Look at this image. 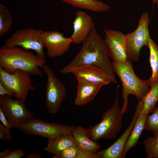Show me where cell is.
I'll return each mask as SVG.
<instances>
[{
	"instance_id": "obj_1",
	"label": "cell",
	"mask_w": 158,
	"mask_h": 158,
	"mask_svg": "<svg viewBox=\"0 0 158 158\" xmlns=\"http://www.w3.org/2000/svg\"><path fill=\"white\" fill-rule=\"evenodd\" d=\"M110 57V52L104 40L98 33L94 24L78 53L71 62L60 69L59 72L61 74H66L73 68L92 66L106 73L116 84L117 81Z\"/></svg>"
},
{
	"instance_id": "obj_2",
	"label": "cell",
	"mask_w": 158,
	"mask_h": 158,
	"mask_svg": "<svg viewBox=\"0 0 158 158\" xmlns=\"http://www.w3.org/2000/svg\"><path fill=\"white\" fill-rule=\"evenodd\" d=\"M45 62V59L19 47L2 46L0 49V67L10 74L20 70L30 75L42 77L40 68H42Z\"/></svg>"
},
{
	"instance_id": "obj_3",
	"label": "cell",
	"mask_w": 158,
	"mask_h": 158,
	"mask_svg": "<svg viewBox=\"0 0 158 158\" xmlns=\"http://www.w3.org/2000/svg\"><path fill=\"white\" fill-rule=\"evenodd\" d=\"M132 62L129 60L124 62H112L114 72L120 78L122 86L123 104L121 109L123 114L127 111L129 95H135L138 100H141L150 89L147 80L141 79L136 75Z\"/></svg>"
},
{
	"instance_id": "obj_4",
	"label": "cell",
	"mask_w": 158,
	"mask_h": 158,
	"mask_svg": "<svg viewBox=\"0 0 158 158\" xmlns=\"http://www.w3.org/2000/svg\"><path fill=\"white\" fill-rule=\"evenodd\" d=\"M119 87L118 85L113 105L103 113L100 122L95 126L85 128L88 135L95 141L97 142L101 139H113L116 137L121 129L124 114L118 101Z\"/></svg>"
},
{
	"instance_id": "obj_5",
	"label": "cell",
	"mask_w": 158,
	"mask_h": 158,
	"mask_svg": "<svg viewBox=\"0 0 158 158\" xmlns=\"http://www.w3.org/2000/svg\"><path fill=\"white\" fill-rule=\"evenodd\" d=\"M75 126L49 122L34 118L25 122L17 128L24 133L52 139L66 134H72Z\"/></svg>"
},
{
	"instance_id": "obj_6",
	"label": "cell",
	"mask_w": 158,
	"mask_h": 158,
	"mask_svg": "<svg viewBox=\"0 0 158 158\" xmlns=\"http://www.w3.org/2000/svg\"><path fill=\"white\" fill-rule=\"evenodd\" d=\"M43 31L31 28L18 30L5 41L3 47H20L26 50H32L40 57L45 59L44 48L42 35Z\"/></svg>"
},
{
	"instance_id": "obj_7",
	"label": "cell",
	"mask_w": 158,
	"mask_h": 158,
	"mask_svg": "<svg viewBox=\"0 0 158 158\" xmlns=\"http://www.w3.org/2000/svg\"><path fill=\"white\" fill-rule=\"evenodd\" d=\"M150 21L149 13L143 12L136 29L133 32L126 34L128 60L134 62L139 61L141 49L144 46L147 47L150 37L148 29Z\"/></svg>"
},
{
	"instance_id": "obj_8",
	"label": "cell",
	"mask_w": 158,
	"mask_h": 158,
	"mask_svg": "<svg viewBox=\"0 0 158 158\" xmlns=\"http://www.w3.org/2000/svg\"><path fill=\"white\" fill-rule=\"evenodd\" d=\"M0 83L13 92L16 98L24 101L30 90H36L32 85L30 75L20 70L10 74L0 67Z\"/></svg>"
},
{
	"instance_id": "obj_9",
	"label": "cell",
	"mask_w": 158,
	"mask_h": 158,
	"mask_svg": "<svg viewBox=\"0 0 158 158\" xmlns=\"http://www.w3.org/2000/svg\"><path fill=\"white\" fill-rule=\"evenodd\" d=\"M42 68L47 78L45 92L46 106L49 113L54 114L58 111L66 97V88L48 66L44 65Z\"/></svg>"
},
{
	"instance_id": "obj_10",
	"label": "cell",
	"mask_w": 158,
	"mask_h": 158,
	"mask_svg": "<svg viewBox=\"0 0 158 158\" xmlns=\"http://www.w3.org/2000/svg\"><path fill=\"white\" fill-rule=\"evenodd\" d=\"M24 102L8 95L0 96V109L12 128H17L33 118L34 114L27 109Z\"/></svg>"
},
{
	"instance_id": "obj_11",
	"label": "cell",
	"mask_w": 158,
	"mask_h": 158,
	"mask_svg": "<svg viewBox=\"0 0 158 158\" xmlns=\"http://www.w3.org/2000/svg\"><path fill=\"white\" fill-rule=\"evenodd\" d=\"M142 109L139 101L136 105L135 110L130 124L123 133L114 143L107 149L96 152L97 158H124V150L126 142L135 123Z\"/></svg>"
},
{
	"instance_id": "obj_12",
	"label": "cell",
	"mask_w": 158,
	"mask_h": 158,
	"mask_svg": "<svg viewBox=\"0 0 158 158\" xmlns=\"http://www.w3.org/2000/svg\"><path fill=\"white\" fill-rule=\"evenodd\" d=\"M47 55L50 58L60 57L69 50L73 40L57 31H44L42 35Z\"/></svg>"
},
{
	"instance_id": "obj_13",
	"label": "cell",
	"mask_w": 158,
	"mask_h": 158,
	"mask_svg": "<svg viewBox=\"0 0 158 158\" xmlns=\"http://www.w3.org/2000/svg\"><path fill=\"white\" fill-rule=\"evenodd\" d=\"M105 42L113 61L124 62L128 60L126 35L115 30L105 29Z\"/></svg>"
},
{
	"instance_id": "obj_14",
	"label": "cell",
	"mask_w": 158,
	"mask_h": 158,
	"mask_svg": "<svg viewBox=\"0 0 158 158\" xmlns=\"http://www.w3.org/2000/svg\"><path fill=\"white\" fill-rule=\"evenodd\" d=\"M77 78L78 81L102 83L104 85L111 83L115 84L113 79L103 71L95 66L85 65L73 68L68 71Z\"/></svg>"
},
{
	"instance_id": "obj_15",
	"label": "cell",
	"mask_w": 158,
	"mask_h": 158,
	"mask_svg": "<svg viewBox=\"0 0 158 158\" xmlns=\"http://www.w3.org/2000/svg\"><path fill=\"white\" fill-rule=\"evenodd\" d=\"M94 24L92 17L85 12L76 13L73 23V32L71 36L73 43H83L88 37Z\"/></svg>"
},
{
	"instance_id": "obj_16",
	"label": "cell",
	"mask_w": 158,
	"mask_h": 158,
	"mask_svg": "<svg viewBox=\"0 0 158 158\" xmlns=\"http://www.w3.org/2000/svg\"><path fill=\"white\" fill-rule=\"evenodd\" d=\"M77 91L75 104L78 106L85 105L92 101L101 88L102 83L78 81Z\"/></svg>"
},
{
	"instance_id": "obj_17",
	"label": "cell",
	"mask_w": 158,
	"mask_h": 158,
	"mask_svg": "<svg viewBox=\"0 0 158 158\" xmlns=\"http://www.w3.org/2000/svg\"><path fill=\"white\" fill-rule=\"evenodd\" d=\"M72 134L75 145L83 151L94 154L100 148V144L92 140L87 133L85 128L81 126L75 127Z\"/></svg>"
},
{
	"instance_id": "obj_18",
	"label": "cell",
	"mask_w": 158,
	"mask_h": 158,
	"mask_svg": "<svg viewBox=\"0 0 158 158\" xmlns=\"http://www.w3.org/2000/svg\"><path fill=\"white\" fill-rule=\"evenodd\" d=\"M72 134H66L48 139L44 150L48 153L54 155L53 158H59L61 152L68 147L75 145Z\"/></svg>"
},
{
	"instance_id": "obj_19",
	"label": "cell",
	"mask_w": 158,
	"mask_h": 158,
	"mask_svg": "<svg viewBox=\"0 0 158 158\" xmlns=\"http://www.w3.org/2000/svg\"><path fill=\"white\" fill-rule=\"evenodd\" d=\"M147 116L140 113L126 144L124 150V154L125 156L128 152L137 143L142 132L145 129Z\"/></svg>"
},
{
	"instance_id": "obj_20",
	"label": "cell",
	"mask_w": 158,
	"mask_h": 158,
	"mask_svg": "<svg viewBox=\"0 0 158 158\" xmlns=\"http://www.w3.org/2000/svg\"><path fill=\"white\" fill-rule=\"evenodd\" d=\"M147 94L139 101L141 103L142 109L141 114L148 115L156 108V104L158 101V80L152 86Z\"/></svg>"
},
{
	"instance_id": "obj_21",
	"label": "cell",
	"mask_w": 158,
	"mask_h": 158,
	"mask_svg": "<svg viewBox=\"0 0 158 158\" xmlns=\"http://www.w3.org/2000/svg\"><path fill=\"white\" fill-rule=\"evenodd\" d=\"M73 6L95 12H104L107 11L109 6L98 0H61Z\"/></svg>"
},
{
	"instance_id": "obj_22",
	"label": "cell",
	"mask_w": 158,
	"mask_h": 158,
	"mask_svg": "<svg viewBox=\"0 0 158 158\" xmlns=\"http://www.w3.org/2000/svg\"><path fill=\"white\" fill-rule=\"evenodd\" d=\"M147 47L150 51L149 62L152 74L147 80L150 87L158 80V46L150 37Z\"/></svg>"
},
{
	"instance_id": "obj_23",
	"label": "cell",
	"mask_w": 158,
	"mask_h": 158,
	"mask_svg": "<svg viewBox=\"0 0 158 158\" xmlns=\"http://www.w3.org/2000/svg\"><path fill=\"white\" fill-rule=\"evenodd\" d=\"M59 158H97L95 153H88L80 149L75 145L63 151Z\"/></svg>"
},
{
	"instance_id": "obj_24",
	"label": "cell",
	"mask_w": 158,
	"mask_h": 158,
	"mask_svg": "<svg viewBox=\"0 0 158 158\" xmlns=\"http://www.w3.org/2000/svg\"><path fill=\"white\" fill-rule=\"evenodd\" d=\"M13 22L10 13L3 4H0V36L6 33L10 28Z\"/></svg>"
},
{
	"instance_id": "obj_25",
	"label": "cell",
	"mask_w": 158,
	"mask_h": 158,
	"mask_svg": "<svg viewBox=\"0 0 158 158\" xmlns=\"http://www.w3.org/2000/svg\"><path fill=\"white\" fill-rule=\"evenodd\" d=\"M147 158H158V136L149 137L142 142Z\"/></svg>"
},
{
	"instance_id": "obj_26",
	"label": "cell",
	"mask_w": 158,
	"mask_h": 158,
	"mask_svg": "<svg viewBox=\"0 0 158 158\" xmlns=\"http://www.w3.org/2000/svg\"><path fill=\"white\" fill-rule=\"evenodd\" d=\"M145 129L151 132L154 138H156L158 136V107L156 108L151 115L147 116Z\"/></svg>"
},
{
	"instance_id": "obj_27",
	"label": "cell",
	"mask_w": 158,
	"mask_h": 158,
	"mask_svg": "<svg viewBox=\"0 0 158 158\" xmlns=\"http://www.w3.org/2000/svg\"><path fill=\"white\" fill-rule=\"evenodd\" d=\"M13 138L10 129L4 127L0 123V139L2 141H8Z\"/></svg>"
},
{
	"instance_id": "obj_28",
	"label": "cell",
	"mask_w": 158,
	"mask_h": 158,
	"mask_svg": "<svg viewBox=\"0 0 158 158\" xmlns=\"http://www.w3.org/2000/svg\"><path fill=\"white\" fill-rule=\"evenodd\" d=\"M25 155V153L22 149H18L11 151L5 158H21Z\"/></svg>"
},
{
	"instance_id": "obj_29",
	"label": "cell",
	"mask_w": 158,
	"mask_h": 158,
	"mask_svg": "<svg viewBox=\"0 0 158 158\" xmlns=\"http://www.w3.org/2000/svg\"><path fill=\"white\" fill-rule=\"evenodd\" d=\"M0 121L2 124L6 128L10 129L12 128L4 113L0 109Z\"/></svg>"
},
{
	"instance_id": "obj_30",
	"label": "cell",
	"mask_w": 158,
	"mask_h": 158,
	"mask_svg": "<svg viewBox=\"0 0 158 158\" xmlns=\"http://www.w3.org/2000/svg\"><path fill=\"white\" fill-rule=\"evenodd\" d=\"M3 95H8L15 97V95L13 92L5 88L0 83V96Z\"/></svg>"
},
{
	"instance_id": "obj_31",
	"label": "cell",
	"mask_w": 158,
	"mask_h": 158,
	"mask_svg": "<svg viewBox=\"0 0 158 158\" xmlns=\"http://www.w3.org/2000/svg\"><path fill=\"white\" fill-rule=\"evenodd\" d=\"M11 151V150L9 148L6 149L4 151L0 153V158H5Z\"/></svg>"
},
{
	"instance_id": "obj_32",
	"label": "cell",
	"mask_w": 158,
	"mask_h": 158,
	"mask_svg": "<svg viewBox=\"0 0 158 158\" xmlns=\"http://www.w3.org/2000/svg\"><path fill=\"white\" fill-rule=\"evenodd\" d=\"M26 157L27 158H40V154L37 153H30L27 154Z\"/></svg>"
},
{
	"instance_id": "obj_33",
	"label": "cell",
	"mask_w": 158,
	"mask_h": 158,
	"mask_svg": "<svg viewBox=\"0 0 158 158\" xmlns=\"http://www.w3.org/2000/svg\"><path fill=\"white\" fill-rule=\"evenodd\" d=\"M156 4L158 6V0H155L154 2V4Z\"/></svg>"
},
{
	"instance_id": "obj_34",
	"label": "cell",
	"mask_w": 158,
	"mask_h": 158,
	"mask_svg": "<svg viewBox=\"0 0 158 158\" xmlns=\"http://www.w3.org/2000/svg\"><path fill=\"white\" fill-rule=\"evenodd\" d=\"M155 0H152V3L153 4V5L154 4V2Z\"/></svg>"
}]
</instances>
